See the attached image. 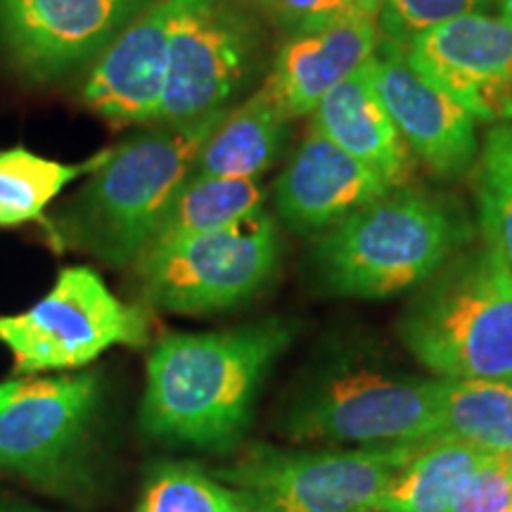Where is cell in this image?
<instances>
[{
    "mask_svg": "<svg viewBox=\"0 0 512 512\" xmlns=\"http://www.w3.org/2000/svg\"><path fill=\"white\" fill-rule=\"evenodd\" d=\"M377 43L380 29L370 15L290 34L275 55L264 88L290 119L309 117L332 88L373 60Z\"/></svg>",
    "mask_w": 512,
    "mask_h": 512,
    "instance_id": "obj_16",
    "label": "cell"
},
{
    "mask_svg": "<svg viewBox=\"0 0 512 512\" xmlns=\"http://www.w3.org/2000/svg\"><path fill=\"white\" fill-rule=\"evenodd\" d=\"M155 0H0V50L36 83L67 79L98 60Z\"/></svg>",
    "mask_w": 512,
    "mask_h": 512,
    "instance_id": "obj_11",
    "label": "cell"
},
{
    "mask_svg": "<svg viewBox=\"0 0 512 512\" xmlns=\"http://www.w3.org/2000/svg\"><path fill=\"white\" fill-rule=\"evenodd\" d=\"M477 211L484 242L512 271V119L491 126L479 150Z\"/></svg>",
    "mask_w": 512,
    "mask_h": 512,
    "instance_id": "obj_23",
    "label": "cell"
},
{
    "mask_svg": "<svg viewBox=\"0 0 512 512\" xmlns=\"http://www.w3.org/2000/svg\"><path fill=\"white\" fill-rule=\"evenodd\" d=\"M311 117L316 131L368 164L392 188H403L411 178V150L377 93L373 60L332 88Z\"/></svg>",
    "mask_w": 512,
    "mask_h": 512,
    "instance_id": "obj_17",
    "label": "cell"
},
{
    "mask_svg": "<svg viewBox=\"0 0 512 512\" xmlns=\"http://www.w3.org/2000/svg\"><path fill=\"white\" fill-rule=\"evenodd\" d=\"M226 114L159 124L112 147L110 159L53 221L60 242L107 266L136 264Z\"/></svg>",
    "mask_w": 512,
    "mask_h": 512,
    "instance_id": "obj_2",
    "label": "cell"
},
{
    "mask_svg": "<svg viewBox=\"0 0 512 512\" xmlns=\"http://www.w3.org/2000/svg\"><path fill=\"white\" fill-rule=\"evenodd\" d=\"M264 62V31L238 0H178L157 124L226 112Z\"/></svg>",
    "mask_w": 512,
    "mask_h": 512,
    "instance_id": "obj_8",
    "label": "cell"
},
{
    "mask_svg": "<svg viewBox=\"0 0 512 512\" xmlns=\"http://www.w3.org/2000/svg\"><path fill=\"white\" fill-rule=\"evenodd\" d=\"M178 0H155L98 55L81 98L114 126L157 124Z\"/></svg>",
    "mask_w": 512,
    "mask_h": 512,
    "instance_id": "obj_14",
    "label": "cell"
},
{
    "mask_svg": "<svg viewBox=\"0 0 512 512\" xmlns=\"http://www.w3.org/2000/svg\"><path fill=\"white\" fill-rule=\"evenodd\" d=\"M470 240V221L446 197L394 188L325 230L313 264L325 290L382 299L427 283Z\"/></svg>",
    "mask_w": 512,
    "mask_h": 512,
    "instance_id": "obj_3",
    "label": "cell"
},
{
    "mask_svg": "<svg viewBox=\"0 0 512 512\" xmlns=\"http://www.w3.org/2000/svg\"><path fill=\"white\" fill-rule=\"evenodd\" d=\"M491 5L494 0H382L375 22L382 38L406 48L425 31Z\"/></svg>",
    "mask_w": 512,
    "mask_h": 512,
    "instance_id": "obj_25",
    "label": "cell"
},
{
    "mask_svg": "<svg viewBox=\"0 0 512 512\" xmlns=\"http://www.w3.org/2000/svg\"><path fill=\"white\" fill-rule=\"evenodd\" d=\"M422 444L316 453L259 448L223 472V479L261 512H375Z\"/></svg>",
    "mask_w": 512,
    "mask_h": 512,
    "instance_id": "obj_9",
    "label": "cell"
},
{
    "mask_svg": "<svg viewBox=\"0 0 512 512\" xmlns=\"http://www.w3.org/2000/svg\"><path fill=\"white\" fill-rule=\"evenodd\" d=\"M100 380L93 373L0 382V470L48 489L86 472Z\"/></svg>",
    "mask_w": 512,
    "mask_h": 512,
    "instance_id": "obj_7",
    "label": "cell"
},
{
    "mask_svg": "<svg viewBox=\"0 0 512 512\" xmlns=\"http://www.w3.org/2000/svg\"><path fill=\"white\" fill-rule=\"evenodd\" d=\"M354 3H356L358 10L366 12V15H370V17H375L377 10H380L382 0H354Z\"/></svg>",
    "mask_w": 512,
    "mask_h": 512,
    "instance_id": "obj_28",
    "label": "cell"
},
{
    "mask_svg": "<svg viewBox=\"0 0 512 512\" xmlns=\"http://www.w3.org/2000/svg\"><path fill=\"white\" fill-rule=\"evenodd\" d=\"M403 50L477 121L512 119V24L503 17L472 12L425 31Z\"/></svg>",
    "mask_w": 512,
    "mask_h": 512,
    "instance_id": "obj_12",
    "label": "cell"
},
{
    "mask_svg": "<svg viewBox=\"0 0 512 512\" xmlns=\"http://www.w3.org/2000/svg\"><path fill=\"white\" fill-rule=\"evenodd\" d=\"M261 202L264 190L256 178L192 174L169 202L145 252L228 226L249 211L259 209Z\"/></svg>",
    "mask_w": 512,
    "mask_h": 512,
    "instance_id": "obj_20",
    "label": "cell"
},
{
    "mask_svg": "<svg viewBox=\"0 0 512 512\" xmlns=\"http://www.w3.org/2000/svg\"><path fill=\"white\" fill-rule=\"evenodd\" d=\"M280 230L264 207L228 226L152 249L136 261L145 302L183 316L233 309L271 283Z\"/></svg>",
    "mask_w": 512,
    "mask_h": 512,
    "instance_id": "obj_5",
    "label": "cell"
},
{
    "mask_svg": "<svg viewBox=\"0 0 512 512\" xmlns=\"http://www.w3.org/2000/svg\"><path fill=\"white\" fill-rule=\"evenodd\" d=\"M292 439L335 444H420L441 437L439 380L339 373L311 389L287 418Z\"/></svg>",
    "mask_w": 512,
    "mask_h": 512,
    "instance_id": "obj_10",
    "label": "cell"
},
{
    "mask_svg": "<svg viewBox=\"0 0 512 512\" xmlns=\"http://www.w3.org/2000/svg\"><path fill=\"white\" fill-rule=\"evenodd\" d=\"M147 313L114 297L91 268L72 266L31 309L0 313V344L24 375L88 366L107 349L143 347Z\"/></svg>",
    "mask_w": 512,
    "mask_h": 512,
    "instance_id": "obj_6",
    "label": "cell"
},
{
    "mask_svg": "<svg viewBox=\"0 0 512 512\" xmlns=\"http://www.w3.org/2000/svg\"><path fill=\"white\" fill-rule=\"evenodd\" d=\"M489 456L494 453L451 437L425 441L387 486L375 512H451L460 486Z\"/></svg>",
    "mask_w": 512,
    "mask_h": 512,
    "instance_id": "obj_19",
    "label": "cell"
},
{
    "mask_svg": "<svg viewBox=\"0 0 512 512\" xmlns=\"http://www.w3.org/2000/svg\"><path fill=\"white\" fill-rule=\"evenodd\" d=\"M498 17H503L505 22L512 24V0H494Z\"/></svg>",
    "mask_w": 512,
    "mask_h": 512,
    "instance_id": "obj_29",
    "label": "cell"
},
{
    "mask_svg": "<svg viewBox=\"0 0 512 512\" xmlns=\"http://www.w3.org/2000/svg\"><path fill=\"white\" fill-rule=\"evenodd\" d=\"M508 467H510V477H512V456H508Z\"/></svg>",
    "mask_w": 512,
    "mask_h": 512,
    "instance_id": "obj_31",
    "label": "cell"
},
{
    "mask_svg": "<svg viewBox=\"0 0 512 512\" xmlns=\"http://www.w3.org/2000/svg\"><path fill=\"white\" fill-rule=\"evenodd\" d=\"M0 512H41V510L24 508V505H8V503H0Z\"/></svg>",
    "mask_w": 512,
    "mask_h": 512,
    "instance_id": "obj_30",
    "label": "cell"
},
{
    "mask_svg": "<svg viewBox=\"0 0 512 512\" xmlns=\"http://www.w3.org/2000/svg\"><path fill=\"white\" fill-rule=\"evenodd\" d=\"M249 508H252V505H249ZM249 512H261V510H254V508H252V510H249Z\"/></svg>",
    "mask_w": 512,
    "mask_h": 512,
    "instance_id": "obj_32",
    "label": "cell"
},
{
    "mask_svg": "<svg viewBox=\"0 0 512 512\" xmlns=\"http://www.w3.org/2000/svg\"><path fill=\"white\" fill-rule=\"evenodd\" d=\"M278 100L264 86L235 110H228L200 150L197 176L259 178L271 169L287 140L290 124Z\"/></svg>",
    "mask_w": 512,
    "mask_h": 512,
    "instance_id": "obj_18",
    "label": "cell"
},
{
    "mask_svg": "<svg viewBox=\"0 0 512 512\" xmlns=\"http://www.w3.org/2000/svg\"><path fill=\"white\" fill-rule=\"evenodd\" d=\"M373 74L377 93L411 155L444 178L463 176L477 164V119L422 74L403 46L380 36Z\"/></svg>",
    "mask_w": 512,
    "mask_h": 512,
    "instance_id": "obj_13",
    "label": "cell"
},
{
    "mask_svg": "<svg viewBox=\"0 0 512 512\" xmlns=\"http://www.w3.org/2000/svg\"><path fill=\"white\" fill-rule=\"evenodd\" d=\"M112 147L76 164L34 155L27 147L0 152V228L41 221L50 202L69 183L91 176L107 162Z\"/></svg>",
    "mask_w": 512,
    "mask_h": 512,
    "instance_id": "obj_21",
    "label": "cell"
},
{
    "mask_svg": "<svg viewBox=\"0 0 512 512\" xmlns=\"http://www.w3.org/2000/svg\"><path fill=\"white\" fill-rule=\"evenodd\" d=\"M249 501L190 463H164L147 477L136 512H249Z\"/></svg>",
    "mask_w": 512,
    "mask_h": 512,
    "instance_id": "obj_24",
    "label": "cell"
},
{
    "mask_svg": "<svg viewBox=\"0 0 512 512\" xmlns=\"http://www.w3.org/2000/svg\"><path fill=\"white\" fill-rule=\"evenodd\" d=\"M292 330L268 318L219 332H171L152 349L140 406L145 437L176 446H233L252 418L261 380Z\"/></svg>",
    "mask_w": 512,
    "mask_h": 512,
    "instance_id": "obj_1",
    "label": "cell"
},
{
    "mask_svg": "<svg viewBox=\"0 0 512 512\" xmlns=\"http://www.w3.org/2000/svg\"><path fill=\"white\" fill-rule=\"evenodd\" d=\"M451 512H512L508 456H489L465 479Z\"/></svg>",
    "mask_w": 512,
    "mask_h": 512,
    "instance_id": "obj_26",
    "label": "cell"
},
{
    "mask_svg": "<svg viewBox=\"0 0 512 512\" xmlns=\"http://www.w3.org/2000/svg\"><path fill=\"white\" fill-rule=\"evenodd\" d=\"M408 351L446 380L512 384V271L489 245L451 256L401 320Z\"/></svg>",
    "mask_w": 512,
    "mask_h": 512,
    "instance_id": "obj_4",
    "label": "cell"
},
{
    "mask_svg": "<svg viewBox=\"0 0 512 512\" xmlns=\"http://www.w3.org/2000/svg\"><path fill=\"white\" fill-rule=\"evenodd\" d=\"M441 389V437L512 456V384L489 380H446Z\"/></svg>",
    "mask_w": 512,
    "mask_h": 512,
    "instance_id": "obj_22",
    "label": "cell"
},
{
    "mask_svg": "<svg viewBox=\"0 0 512 512\" xmlns=\"http://www.w3.org/2000/svg\"><path fill=\"white\" fill-rule=\"evenodd\" d=\"M264 5L287 34L323 29L366 15L356 8L354 0H264Z\"/></svg>",
    "mask_w": 512,
    "mask_h": 512,
    "instance_id": "obj_27",
    "label": "cell"
},
{
    "mask_svg": "<svg viewBox=\"0 0 512 512\" xmlns=\"http://www.w3.org/2000/svg\"><path fill=\"white\" fill-rule=\"evenodd\" d=\"M389 190L394 188L377 171L311 126L275 181L273 197L287 228L299 235H318Z\"/></svg>",
    "mask_w": 512,
    "mask_h": 512,
    "instance_id": "obj_15",
    "label": "cell"
}]
</instances>
